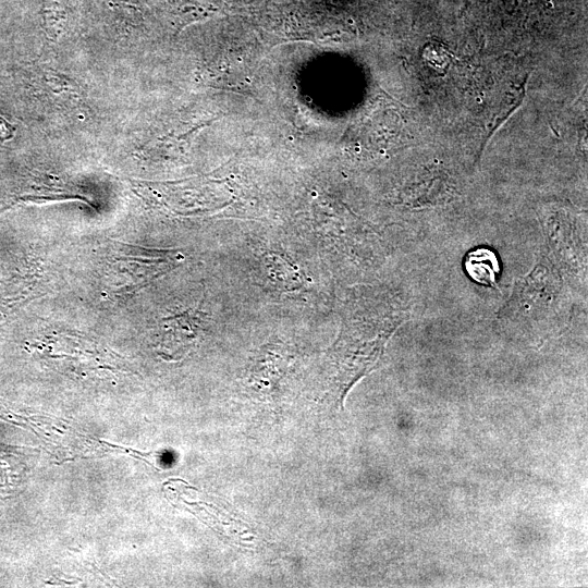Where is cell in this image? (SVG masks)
<instances>
[{
    "mask_svg": "<svg viewBox=\"0 0 588 588\" xmlns=\"http://www.w3.org/2000/svg\"><path fill=\"white\" fill-rule=\"evenodd\" d=\"M407 318V307L396 297L366 289L355 291L345 306L339 338L330 351L341 404L348 390L373 370L389 339Z\"/></svg>",
    "mask_w": 588,
    "mask_h": 588,
    "instance_id": "6da1fadb",
    "label": "cell"
},
{
    "mask_svg": "<svg viewBox=\"0 0 588 588\" xmlns=\"http://www.w3.org/2000/svg\"><path fill=\"white\" fill-rule=\"evenodd\" d=\"M562 280L549 259H541L520 279L499 319L506 322H547L559 304Z\"/></svg>",
    "mask_w": 588,
    "mask_h": 588,
    "instance_id": "7a4b0ae2",
    "label": "cell"
},
{
    "mask_svg": "<svg viewBox=\"0 0 588 588\" xmlns=\"http://www.w3.org/2000/svg\"><path fill=\"white\" fill-rule=\"evenodd\" d=\"M468 275L482 285L497 286L500 264L497 255L489 248L480 247L467 253L464 260Z\"/></svg>",
    "mask_w": 588,
    "mask_h": 588,
    "instance_id": "3957f363",
    "label": "cell"
}]
</instances>
